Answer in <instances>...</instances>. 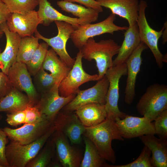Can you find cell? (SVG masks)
I'll return each instance as SVG.
<instances>
[{
	"label": "cell",
	"mask_w": 167,
	"mask_h": 167,
	"mask_svg": "<svg viewBox=\"0 0 167 167\" xmlns=\"http://www.w3.org/2000/svg\"><path fill=\"white\" fill-rule=\"evenodd\" d=\"M54 22L58 30L57 36L52 38H47L43 36L37 30L35 33V36L47 43L59 58L69 67L72 68L75 59L69 54L66 46L68 40L75 29L71 24L66 22L56 21Z\"/></svg>",
	"instance_id": "8fae6325"
},
{
	"label": "cell",
	"mask_w": 167,
	"mask_h": 167,
	"mask_svg": "<svg viewBox=\"0 0 167 167\" xmlns=\"http://www.w3.org/2000/svg\"><path fill=\"white\" fill-rule=\"evenodd\" d=\"M124 34L123 41L120 46L117 56L113 60V66L125 63L141 42L137 23L129 26Z\"/></svg>",
	"instance_id": "cb8c5ba5"
},
{
	"label": "cell",
	"mask_w": 167,
	"mask_h": 167,
	"mask_svg": "<svg viewBox=\"0 0 167 167\" xmlns=\"http://www.w3.org/2000/svg\"><path fill=\"white\" fill-rule=\"evenodd\" d=\"M3 33V31L0 29V38L2 36Z\"/></svg>",
	"instance_id": "ee69618b"
},
{
	"label": "cell",
	"mask_w": 167,
	"mask_h": 167,
	"mask_svg": "<svg viewBox=\"0 0 167 167\" xmlns=\"http://www.w3.org/2000/svg\"><path fill=\"white\" fill-rule=\"evenodd\" d=\"M148 6L144 0H140L139 5L138 15L137 24L139 37L141 42L144 43L152 52L158 67L161 69L163 63L167 62V55H163L158 47V41L162 36L165 22L161 29L159 31L152 28L148 24L145 11Z\"/></svg>",
	"instance_id": "5b68a950"
},
{
	"label": "cell",
	"mask_w": 167,
	"mask_h": 167,
	"mask_svg": "<svg viewBox=\"0 0 167 167\" xmlns=\"http://www.w3.org/2000/svg\"><path fill=\"white\" fill-rule=\"evenodd\" d=\"M116 125L122 138L132 139L156 133L154 123L146 118L138 117L128 115L123 118H115Z\"/></svg>",
	"instance_id": "5bb4252c"
},
{
	"label": "cell",
	"mask_w": 167,
	"mask_h": 167,
	"mask_svg": "<svg viewBox=\"0 0 167 167\" xmlns=\"http://www.w3.org/2000/svg\"><path fill=\"white\" fill-rule=\"evenodd\" d=\"M42 67L49 71L60 83L68 75L71 68L69 67L58 56L52 48L48 49Z\"/></svg>",
	"instance_id": "484cf974"
},
{
	"label": "cell",
	"mask_w": 167,
	"mask_h": 167,
	"mask_svg": "<svg viewBox=\"0 0 167 167\" xmlns=\"http://www.w3.org/2000/svg\"><path fill=\"white\" fill-rule=\"evenodd\" d=\"M29 106L27 95L13 87L8 94L0 99V112L13 113L25 109Z\"/></svg>",
	"instance_id": "d4e9b609"
},
{
	"label": "cell",
	"mask_w": 167,
	"mask_h": 167,
	"mask_svg": "<svg viewBox=\"0 0 167 167\" xmlns=\"http://www.w3.org/2000/svg\"><path fill=\"white\" fill-rule=\"evenodd\" d=\"M94 0L96 1H97V0Z\"/></svg>",
	"instance_id": "7dc6e473"
},
{
	"label": "cell",
	"mask_w": 167,
	"mask_h": 167,
	"mask_svg": "<svg viewBox=\"0 0 167 167\" xmlns=\"http://www.w3.org/2000/svg\"><path fill=\"white\" fill-rule=\"evenodd\" d=\"M11 13L24 14L34 10L38 0H2Z\"/></svg>",
	"instance_id": "d6a6232c"
},
{
	"label": "cell",
	"mask_w": 167,
	"mask_h": 167,
	"mask_svg": "<svg viewBox=\"0 0 167 167\" xmlns=\"http://www.w3.org/2000/svg\"><path fill=\"white\" fill-rule=\"evenodd\" d=\"M57 4L62 10L78 17L83 25L91 24L98 19L99 12L93 8L63 0L58 1Z\"/></svg>",
	"instance_id": "4316f807"
},
{
	"label": "cell",
	"mask_w": 167,
	"mask_h": 167,
	"mask_svg": "<svg viewBox=\"0 0 167 167\" xmlns=\"http://www.w3.org/2000/svg\"><path fill=\"white\" fill-rule=\"evenodd\" d=\"M42 23L35 10L24 14L11 13L6 21L9 30L17 33L21 37L32 35L38 25Z\"/></svg>",
	"instance_id": "2e32d148"
},
{
	"label": "cell",
	"mask_w": 167,
	"mask_h": 167,
	"mask_svg": "<svg viewBox=\"0 0 167 167\" xmlns=\"http://www.w3.org/2000/svg\"><path fill=\"white\" fill-rule=\"evenodd\" d=\"M75 113L86 127L95 126L107 118L105 105L91 103L82 106L75 111Z\"/></svg>",
	"instance_id": "7402d4cb"
},
{
	"label": "cell",
	"mask_w": 167,
	"mask_h": 167,
	"mask_svg": "<svg viewBox=\"0 0 167 167\" xmlns=\"http://www.w3.org/2000/svg\"><path fill=\"white\" fill-rule=\"evenodd\" d=\"M138 112L151 122L167 109V86L155 83L149 86L136 105Z\"/></svg>",
	"instance_id": "277c9868"
},
{
	"label": "cell",
	"mask_w": 167,
	"mask_h": 167,
	"mask_svg": "<svg viewBox=\"0 0 167 167\" xmlns=\"http://www.w3.org/2000/svg\"><path fill=\"white\" fill-rule=\"evenodd\" d=\"M99 4L110 10L112 13L125 19L129 26L136 23L138 15V0H98Z\"/></svg>",
	"instance_id": "ffe728a7"
},
{
	"label": "cell",
	"mask_w": 167,
	"mask_h": 167,
	"mask_svg": "<svg viewBox=\"0 0 167 167\" xmlns=\"http://www.w3.org/2000/svg\"><path fill=\"white\" fill-rule=\"evenodd\" d=\"M34 77L33 83L37 92L40 94L49 91L56 82L52 75L45 71L42 67Z\"/></svg>",
	"instance_id": "1f68e13d"
},
{
	"label": "cell",
	"mask_w": 167,
	"mask_h": 167,
	"mask_svg": "<svg viewBox=\"0 0 167 167\" xmlns=\"http://www.w3.org/2000/svg\"><path fill=\"white\" fill-rule=\"evenodd\" d=\"M0 29L5 34L6 44L3 52L0 48V68L7 75L10 67L17 62V56L21 37L9 30L6 22L0 24Z\"/></svg>",
	"instance_id": "d6986e66"
},
{
	"label": "cell",
	"mask_w": 167,
	"mask_h": 167,
	"mask_svg": "<svg viewBox=\"0 0 167 167\" xmlns=\"http://www.w3.org/2000/svg\"><path fill=\"white\" fill-rule=\"evenodd\" d=\"M127 73L126 62L112 66L108 69L105 73V75L109 82L105 105L107 118L115 120L117 117L123 119L127 115L119 110L118 105L119 80L122 76L127 75Z\"/></svg>",
	"instance_id": "52a82bcc"
},
{
	"label": "cell",
	"mask_w": 167,
	"mask_h": 167,
	"mask_svg": "<svg viewBox=\"0 0 167 167\" xmlns=\"http://www.w3.org/2000/svg\"><path fill=\"white\" fill-rule=\"evenodd\" d=\"M8 138L3 129L0 128V164L2 167H9L5 155L6 148L8 142Z\"/></svg>",
	"instance_id": "74e56055"
},
{
	"label": "cell",
	"mask_w": 167,
	"mask_h": 167,
	"mask_svg": "<svg viewBox=\"0 0 167 167\" xmlns=\"http://www.w3.org/2000/svg\"><path fill=\"white\" fill-rule=\"evenodd\" d=\"M56 130L62 132L70 141L71 144L80 143L85 127L75 112L61 110L53 122Z\"/></svg>",
	"instance_id": "9a60e30c"
},
{
	"label": "cell",
	"mask_w": 167,
	"mask_h": 167,
	"mask_svg": "<svg viewBox=\"0 0 167 167\" xmlns=\"http://www.w3.org/2000/svg\"><path fill=\"white\" fill-rule=\"evenodd\" d=\"M7 75L13 88L26 93L30 106L37 103L39 95L25 63L16 62L9 68Z\"/></svg>",
	"instance_id": "7c38bea8"
},
{
	"label": "cell",
	"mask_w": 167,
	"mask_h": 167,
	"mask_svg": "<svg viewBox=\"0 0 167 167\" xmlns=\"http://www.w3.org/2000/svg\"><path fill=\"white\" fill-rule=\"evenodd\" d=\"M148 48L144 43L141 42L126 62L127 76L125 88L124 101L127 104H131L134 99L137 76L140 71L142 61V54L144 50Z\"/></svg>",
	"instance_id": "ac0fdd59"
},
{
	"label": "cell",
	"mask_w": 167,
	"mask_h": 167,
	"mask_svg": "<svg viewBox=\"0 0 167 167\" xmlns=\"http://www.w3.org/2000/svg\"><path fill=\"white\" fill-rule=\"evenodd\" d=\"M38 15L42 21V24L48 26L56 21H62L71 24L75 28L83 25L81 21L78 18L65 15L54 8L48 0H38Z\"/></svg>",
	"instance_id": "603a6c76"
},
{
	"label": "cell",
	"mask_w": 167,
	"mask_h": 167,
	"mask_svg": "<svg viewBox=\"0 0 167 167\" xmlns=\"http://www.w3.org/2000/svg\"><path fill=\"white\" fill-rule=\"evenodd\" d=\"M83 135L90 140L95 145L101 156L105 160L115 163L116 157L112 147V140L123 141L115 120L107 118L98 125L86 127Z\"/></svg>",
	"instance_id": "6da1fadb"
},
{
	"label": "cell",
	"mask_w": 167,
	"mask_h": 167,
	"mask_svg": "<svg viewBox=\"0 0 167 167\" xmlns=\"http://www.w3.org/2000/svg\"><path fill=\"white\" fill-rule=\"evenodd\" d=\"M65 1L74 3L76 2L85 6L94 9L99 13L103 11L102 7L96 1L94 0H63Z\"/></svg>",
	"instance_id": "ab89813d"
},
{
	"label": "cell",
	"mask_w": 167,
	"mask_h": 167,
	"mask_svg": "<svg viewBox=\"0 0 167 167\" xmlns=\"http://www.w3.org/2000/svg\"><path fill=\"white\" fill-rule=\"evenodd\" d=\"M2 116L1 114H0V121L2 120Z\"/></svg>",
	"instance_id": "f6af8a7d"
},
{
	"label": "cell",
	"mask_w": 167,
	"mask_h": 167,
	"mask_svg": "<svg viewBox=\"0 0 167 167\" xmlns=\"http://www.w3.org/2000/svg\"><path fill=\"white\" fill-rule=\"evenodd\" d=\"M154 126L156 134L160 138H167V109L159 114L154 120Z\"/></svg>",
	"instance_id": "e575fe53"
},
{
	"label": "cell",
	"mask_w": 167,
	"mask_h": 167,
	"mask_svg": "<svg viewBox=\"0 0 167 167\" xmlns=\"http://www.w3.org/2000/svg\"><path fill=\"white\" fill-rule=\"evenodd\" d=\"M53 125V123L45 115L42 119L36 122L24 123L23 126L16 129L6 127L3 130L11 140L26 144L39 139Z\"/></svg>",
	"instance_id": "9c48e42d"
},
{
	"label": "cell",
	"mask_w": 167,
	"mask_h": 167,
	"mask_svg": "<svg viewBox=\"0 0 167 167\" xmlns=\"http://www.w3.org/2000/svg\"><path fill=\"white\" fill-rule=\"evenodd\" d=\"M56 157L63 167H80L82 159L80 151L70 144L67 137L55 130L53 134Z\"/></svg>",
	"instance_id": "e0dca14e"
},
{
	"label": "cell",
	"mask_w": 167,
	"mask_h": 167,
	"mask_svg": "<svg viewBox=\"0 0 167 167\" xmlns=\"http://www.w3.org/2000/svg\"><path fill=\"white\" fill-rule=\"evenodd\" d=\"M0 167H2V166L0 164Z\"/></svg>",
	"instance_id": "bcb514c9"
},
{
	"label": "cell",
	"mask_w": 167,
	"mask_h": 167,
	"mask_svg": "<svg viewBox=\"0 0 167 167\" xmlns=\"http://www.w3.org/2000/svg\"><path fill=\"white\" fill-rule=\"evenodd\" d=\"M116 19V15L111 13L107 18L101 22L80 25L73 31L70 38L75 46L79 50L89 38L106 33L113 34L115 32L127 29V27L120 26L115 24Z\"/></svg>",
	"instance_id": "8992f818"
},
{
	"label": "cell",
	"mask_w": 167,
	"mask_h": 167,
	"mask_svg": "<svg viewBox=\"0 0 167 167\" xmlns=\"http://www.w3.org/2000/svg\"><path fill=\"white\" fill-rule=\"evenodd\" d=\"M56 130L53 125L40 138L31 143L22 144L11 140L6 145L5 155L9 167H26L43 148Z\"/></svg>",
	"instance_id": "3957f363"
},
{
	"label": "cell",
	"mask_w": 167,
	"mask_h": 167,
	"mask_svg": "<svg viewBox=\"0 0 167 167\" xmlns=\"http://www.w3.org/2000/svg\"><path fill=\"white\" fill-rule=\"evenodd\" d=\"M48 166L61 167H62V166L56 156V158L54 159L53 158Z\"/></svg>",
	"instance_id": "b9f144b4"
},
{
	"label": "cell",
	"mask_w": 167,
	"mask_h": 167,
	"mask_svg": "<svg viewBox=\"0 0 167 167\" xmlns=\"http://www.w3.org/2000/svg\"><path fill=\"white\" fill-rule=\"evenodd\" d=\"M26 118L25 109L12 113H7L6 121L10 126H16L25 123Z\"/></svg>",
	"instance_id": "d590c367"
},
{
	"label": "cell",
	"mask_w": 167,
	"mask_h": 167,
	"mask_svg": "<svg viewBox=\"0 0 167 167\" xmlns=\"http://www.w3.org/2000/svg\"><path fill=\"white\" fill-rule=\"evenodd\" d=\"M11 14L5 3L0 0V24L6 22Z\"/></svg>",
	"instance_id": "60d3db41"
},
{
	"label": "cell",
	"mask_w": 167,
	"mask_h": 167,
	"mask_svg": "<svg viewBox=\"0 0 167 167\" xmlns=\"http://www.w3.org/2000/svg\"><path fill=\"white\" fill-rule=\"evenodd\" d=\"M120 47L112 39L96 42L93 38H90L79 50L84 59L89 61L92 60L95 61L99 80L105 75L107 69L113 66V58L118 54Z\"/></svg>",
	"instance_id": "7a4b0ae2"
},
{
	"label": "cell",
	"mask_w": 167,
	"mask_h": 167,
	"mask_svg": "<svg viewBox=\"0 0 167 167\" xmlns=\"http://www.w3.org/2000/svg\"><path fill=\"white\" fill-rule=\"evenodd\" d=\"M167 22L166 21V22H165V27L163 31L162 34L163 39L162 42L163 44H165L167 41Z\"/></svg>",
	"instance_id": "7bdbcfd3"
},
{
	"label": "cell",
	"mask_w": 167,
	"mask_h": 167,
	"mask_svg": "<svg viewBox=\"0 0 167 167\" xmlns=\"http://www.w3.org/2000/svg\"><path fill=\"white\" fill-rule=\"evenodd\" d=\"M49 45L46 42L39 44L30 60L26 64L31 75L34 76L42 67Z\"/></svg>",
	"instance_id": "4dcf8cb0"
},
{
	"label": "cell",
	"mask_w": 167,
	"mask_h": 167,
	"mask_svg": "<svg viewBox=\"0 0 167 167\" xmlns=\"http://www.w3.org/2000/svg\"><path fill=\"white\" fill-rule=\"evenodd\" d=\"M59 84L56 82L49 91L41 93L35 105L41 114L45 115L53 123L59 112L76 95H72L67 97L61 96L58 90Z\"/></svg>",
	"instance_id": "4fadbf2b"
},
{
	"label": "cell",
	"mask_w": 167,
	"mask_h": 167,
	"mask_svg": "<svg viewBox=\"0 0 167 167\" xmlns=\"http://www.w3.org/2000/svg\"><path fill=\"white\" fill-rule=\"evenodd\" d=\"M82 55L79 50L77 53L74 65L68 75L59 84V94L63 97L76 95L80 90L79 88L83 84L98 80V74L90 75L87 73L82 66Z\"/></svg>",
	"instance_id": "ba28073f"
},
{
	"label": "cell",
	"mask_w": 167,
	"mask_h": 167,
	"mask_svg": "<svg viewBox=\"0 0 167 167\" xmlns=\"http://www.w3.org/2000/svg\"><path fill=\"white\" fill-rule=\"evenodd\" d=\"M154 135H147L139 137L144 146L151 151L152 155L150 162L152 167H167V139H158Z\"/></svg>",
	"instance_id": "44dd1931"
},
{
	"label": "cell",
	"mask_w": 167,
	"mask_h": 167,
	"mask_svg": "<svg viewBox=\"0 0 167 167\" xmlns=\"http://www.w3.org/2000/svg\"><path fill=\"white\" fill-rule=\"evenodd\" d=\"M55 153V146L52 135L41 151L27 164L26 167L48 166Z\"/></svg>",
	"instance_id": "f1b7e54d"
},
{
	"label": "cell",
	"mask_w": 167,
	"mask_h": 167,
	"mask_svg": "<svg viewBox=\"0 0 167 167\" xmlns=\"http://www.w3.org/2000/svg\"><path fill=\"white\" fill-rule=\"evenodd\" d=\"M151 152L144 146L138 158L133 161L124 165H109L108 167H152L150 162Z\"/></svg>",
	"instance_id": "836d02e7"
},
{
	"label": "cell",
	"mask_w": 167,
	"mask_h": 167,
	"mask_svg": "<svg viewBox=\"0 0 167 167\" xmlns=\"http://www.w3.org/2000/svg\"><path fill=\"white\" fill-rule=\"evenodd\" d=\"M26 118L24 123H34L40 120L45 115L42 114L35 105L28 106L25 109Z\"/></svg>",
	"instance_id": "8d00e7d4"
},
{
	"label": "cell",
	"mask_w": 167,
	"mask_h": 167,
	"mask_svg": "<svg viewBox=\"0 0 167 167\" xmlns=\"http://www.w3.org/2000/svg\"><path fill=\"white\" fill-rule=\"evenodd\" d=\"M39 39L32 35L21 38L17 56V62L26 64L30 60L39 45Z\"/></svg>",
	"instance_id": "f546056e"
},
{
	"label": "cell",
	"mask_w": 167,
	"mask_h": 167,
	"mask_svg": "<svg viewBox=\"0 0 167 167\" xmlns=\"http://www.w3.org/2000/svg\"><path fill=\"white\" fill-rule=\"evenodd\" d=\"M83 136L85 149L80 167H108L109 164L105 162L93 143Z\"/></svg>",
	"instance_id": "83f0119b"
},
{
	"label": "cell",
	"mask_w": 167,
	"mask_h": 167,
	"mask_svg": "<svg viewBox=\"0 0 167 167\" xmlns=\"http://www.w3.org/2000/svg\"><path fill=\"white\" fill-rule=\"evenodd\" d=\"M109 85V80L105 75L92 87L84 90H79L73 99L62 110L74 112L78 108L91 103L105 105Z\"/></svg>",
	"instance_id": "30bf717a"
},
{
	"label": "cell",
	"mask_w": 167,
	"mask_h": 167,
	"mask_svg": "<svg viewBox=\"0 0 167 167\" xmlns=\"http://www.w3.org/2000/svg\"><path fill=\"white\" fill-rule=\"evenodd\" d=\"M13 88L7 75L0 72V99L8 94Z\"/></svg>",
	"instance_id": "f35d334b"
}]
</instances>
